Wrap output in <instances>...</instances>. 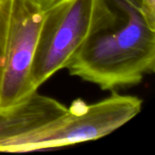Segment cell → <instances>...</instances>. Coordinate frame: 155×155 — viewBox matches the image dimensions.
<instances>
[{
  "label": "cell",
  "instance_id": "obj_1",
  "mask_svg": "<svg viewBox=\"0 0 155 155\" xmlns=\"http://www.w3.org/2000/svg\"><path fill=\"white\" fill-rule=\"evenodd\" d=\"M104 91L139 84L155 70V29L125 0H107L94 31L66 68Z\"/></svg>",
  "mask_w": 155,
  "mask_h": 155
},
{
  "label": "cell",
  "instance_id": "obj_2",
  "mask_svg": "<svg viewBox=\"0 0 155 155\" xmlns=\"http://www.w3.org/2000/svg\"><path fill=\"white\" fill-rule=\"evenodd\" d=\"M142 107L141 98L115 91L94 104L76 99L64 115L47 126L0 143V153L42 151L94 141L134 119Z\"/></svg>",
  "mask_w": 155,
  "mask_h": 155
},
{
  "label": "cell",
  "instance_id": "obj_3",
  "mask_svg": "<svg viewBox=\"0 0 155 155\" xmlns=\"http://www.w3.org/2000/svg\"><path fill=\"white\" fill-rule=\"evenodd\" d=\"M44 10L30 0H0V112L37 92L31 71Z\"/></svg>",
  "mask_w": 155,
  "mask_h": 155
},
{
  "label": "cell",
  "instance_id": "obj_4",
  "mask_svg": "<svg viewBox=\"0 0 155 155\" xmlns=\"http://www.w3.org/2000/svg\"><path fill=\"white\" fill-rule=\"evenodd\" d=\"M106 7L107 0H55L45 8L31 71L32 84L37 91L66 68Z\"/></svg>",
  "mask_w": 155,
  "mask_h": 155
},
{
  "label": "cell",
  "instance_id": "obj_5",
  "mask_svg": "<svg viewBox=\"0 0 155 155\" xmlns=\"http://www.w3.org/2000/svg\"><path fill=\"white\" fill-rule=\"evenodd\" d=\"M66 112L64 104L37 91L15 108L0 112V143L40 130Z\"/></svg>",
  "mask_w": 155,
  "mask_h": 155
},
{
  "label": "cell",
  "instance_id": "obj_6",
  "mask_svg": "<svg viewBox=\"0 0 155 155\" xmlns=\"http://www.w3.org/2000/svg\"><path fill=\"white\" fill-rule=\"evenodd\" d=\"M140 11L148 25L155 29V0H142Z\"/></svg>",
  "mask_w": 155,
  "mask_h": 155
},
{
  "label": "cell",
  "instance_id": "obj_7",
  "mask_svg": "<svg viewBox=\"0 0 155 155\" xmlns=\"http://www.w3.org/2000/svg\"><path fill=\"white\" fill-rule=\"evenodd\" d=\"M30 1L35 3L36 5L42 6L43 8H45L46 6H48L50 4H52V3H53L54 1H55V0H30Z\"/></svg>",
  "mask_w": 155,
  "mask_h": 155
},
{
  "label": "cell",
  "instance_id": "obj_8",
  "mask_svg": "<svg viewBox=\"0 0 155 155\" xmlns=\"http://www.w3.org/2000/svg\"><path fill=\"white\" fill-rule=\"evenodd\" d=\"M126 2H128L130 5H132L133 6H134L137 9H141V5H142V0H125Z\"/></svg>",
  "mask_w": 155,
  "mask_h": 155
}]
</instances>
